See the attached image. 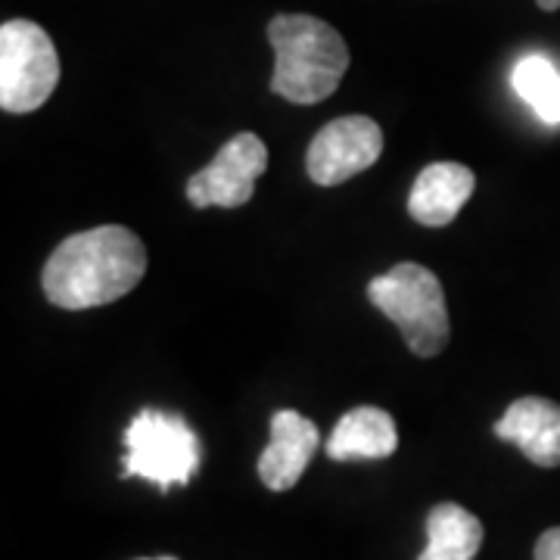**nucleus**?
Segmentation results:
<instances>
[{
	"mask_svg": "<svg viewBox=\"0 0 560 560\" xmlns=\"http://www.w3.org/2000/svg\"><path fill=\"white\" fill-rule=\"evenodd\" d=\"M60 81V57L38 22L10 20L0 28V106L3 113H35Z\"/></svg>",
	"mask_w": 560,
	"mask_h": 560,
	"instance_id": "39448f33",
	"label": "nucleus"
},
{
	"mask_svg": "<svg viewBox=\"0 0 560 560\" xmlns=\"http://www.w3.org/2000/svg\"><path fill=\"white\" fill-rule=\"evenodd\" d=\"M147 275V249L135 231L103 224L72 234L44 265L40 287L57 308L84 312L128 296Z\"/></svg>",
	"mask_w": 560,
	"mask_h": 560,
	"instance_id": "f257e3e1",
	"label": "nucleus"
},
{
	"mask_svg": "<svg viewBox=\"0 0 560 560\" xmlns=\"http://www.w3.org/2000/svg\"><path fill=\"white\" fill-rule=\"evenodd\" d=\"M477 178L460 162H433L427 165L411 187L408 212L418 224L427 228H445L458 219L464 202L470 200Z\"/></svg>",
	"mask_w": 560,
	"mask_h": 560,
	"instance_id": "9d476101",
	"label": "nucleus"
},
{
	"mask_svg": "<svg viewBox=\"0 0 560 560\" xmlns=\"http://www.w3.org/2000/svg\"><path fill=\"white\" fill-rule=\"evenodd\" d=\"M480 545L482 523L455 501H442L427 514V548L418 560H474Z\"/></svg>",
	"mask_w": 560,
	"mask_h": 560,
	"instance_id": "f8f14e48",
	"label": "nucleus"
},
{
	"mask_svg": "<svg viewBox=\"0 0 560 560\" xmlns=\"http://www.w3.org/2000/svg\"><path fill=\"white\" fill-rule=\"evenodd\" d=\"M495 436L514 442L536 467H560V405L541 396H523L501 420H495Z\"/></svg>",
	"mask_w": 560,
	"mask_h": 560,
	"instance_id": "1a4fd4ad",
	"label": "nucleus"
},
{
	"mask_svg": "<svg viewBox=\"0 0 560 560\" xmlns=\"http://www.w3.org/2000/svg\"><path fill=\"white\" fill-rule=\"evenodd\" d=\"M536 560H560V526L541 533L536 541Z\"/></svg>",
	"mask_w": 560,
	"mask_h": 560,
	"instance_id": "4468645a",
	"label": "nucleus"
},
{
	"mask_svg": "<svg viewBox=\"0 0 560 560\" xmlns=\"http://www.w3.org/2000/svg\"><path fill=\"white\" fill-rule=\"evenodd\" d=\"M268 168V147L259 135H234L215 153V160L187 180V200L197 209H237L256 194V180Z\"/></svg>",
	"mask_w": 560,
	"mask_h": 560,
	"instance_id": "423d86ee",
	"label": "nucleus"
},
{
	"mask_svg": "<svg viewBox=\"0 0 560 560\" xmlns=\"http://www.w3.org/2000/svg\"><path fill=\"white\" fill-rule=\"evenodd\" d=\"M138 560H178V558H138Z\"/></svg>",
	"mask_w": 560,
	"mask_h": 560,
	"instance_id": "dca6fc26",
	"label": "nucleus"
},
{
	"mask_svg": "<svg viewBox=\"0 0 560 560\" xmlns=\"http://www.w3.org/2000/svg\"><path fill=\"white\" fill-rule=\"evenodd\" d=\"M396 448V420L374 405H359L346 411L327 440V455L334 460H381L389 458Z\"/></svg>",
	"mask_w": 560,
	"mask_h": 560,
	"instance_id": "9b49d317",
	"label": "nucleus"
},
{
	"mask_svg": "<svg viewBox=\"0 0 560 560\" xmlns=\"http://www.w3.org/2000/svg\"><path fill=\"white\" fill-rule=\"evenodd\" d=\"M320 433L315 420L293 408H280L271 418V442L259 458V480L271 492H290L318 452Z\"/></svg>",
	"mask_w": 560,
	"mask_h": 560,
	"instance_id": "6e6552de",
	"label": "nucleus"
},
{
	"mask_svg": "<svg viewBox=\"0 0 560 560\" xmlns=\"http://www.w3.org/2000/svg\"><path fill=\"white\" fill-rule=\"evenodd\" d=\"M368 300L399 327L405 346L420 359H433L448 346L452 324L445 293L430 268L418 261H399L368 283Z\"/></svg>",
	"mask_w": 560,
	"mask_h": 560,
	"instance_id": "7ed1b4c3",
	"label": "nucleus"
},
{
	"mask_svg": "<svg viewBox=\"0 0 560 560\" xmlns=\"http://www.w3.org/2000/svg\"><path fill=\"white\" fill-rule=\"evenodd\" d=\"M125 464L121 477H138L168 492L197 477L202 448L187 420L160 408H143L125 430Z\"/></svg>",
	"mask_w": 560,
	"mask_h": 560,
	"instance_id": "20e7f679",
	"label": "nucleus"
},
{
	"mask_svg": "<svg viewBox=\"0 0 560 560\" xmlns=\"http://www.w3.org/2000/svg\"><path fill=\"white\" fill-rule=\"evenodd\" d=\"M541 10H548V13H555V10H560V0H539Z\"/></svg>",
	"mask_w": 560,
	"mask_h": 560,
	"instance_id": "2eb2a0df",
	"label": "nucleus"
},
{
	"mask_svg": "<svg viewBox=\"0 0 560 560\" xmlns=\"http://www.w3.org/2000/svg\"><path fill=\"white\" fill-rule=\"evenodd\" d=\"M511 84H514L517 97L541 121L560 125V69L548 57H541V54L523 57L511 72Z\"/></svg>",
	"mask_w": 560,
	"mask_h": 560,
	"instance_id": "ddd939ff",
	"label": "nucleus"
},
{
	"mask_svg": "<svg viewBox=\"0 0 560 560\" xmlns=\"http://www.w3.org/2000/svg\"><path fill=\"white\" fill-rule=\"evenodd\" d=\"M275 47L271 91L296 106L327 101L349 69V47L327 22L305 13H280L268 22Z\"/></svg>",
	"mask_w": 560,
	"mask_h": 560,
	"instance_id": "f03ea898",
	"label": "nucleus"
},
{
	"mask_svg": "<svg viewBox=\"0 0 560 560\" xmlns=\"http://www.w3.org/2000/svg\"><path fill=\"white\" fill-rule=\"evenodd\" d=\"M383 153L381 125L368 116H342L327 121L312 138L305 172L320 187H337L342 180L368 172Z\"/></svg>",
	"mask_w": 560,
	"mask_h": 560,
	"instance_id": "0eeeda50",
	"label": "nucleus"
}]
</instances>
